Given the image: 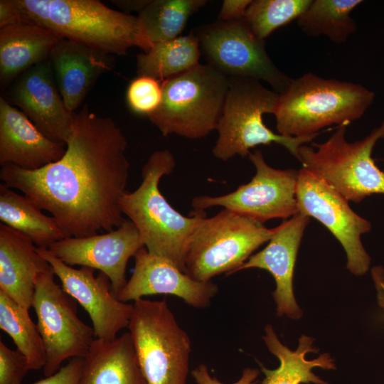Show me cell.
I'll return each mask as SVG.
<instances>
[{
	"mask_svg": "<svg viewBox=\"0 0 384 384\" xmlns=\"http://www.w3.org/2000/svg\"><path fill=\"white\" fill-rule=\"evenodd\" d=\"M262 339L268 350L279 361V366L274 370L260 364L265 378L261 384H329L312 370L321 368L325 370L336 369L334 359L329 353H323L314 360H307L306 355L318 350L312 346L313 339L302 335L299 340L296 351H292L283 345L277 338L273 327L268 324L265 329Z\"/></svg>",
	"mask_w": 384,
	"mask_h": 384,
	"instance_id": "24",
	"label": "cell"
},
{
	"mask_svg": "<svg viewBox=\"0 0 384 384\" xmlns=\"http://www.w3.org/2000/svg\"><path fill=\"white\" fill-rule=\"evenodd\" d=\"M311 0H252L244 21L254 35L265 41L277 29L297 18Z\"/></svg>",
	"mask_w": 384,
	"mask_h": 384,
	"instance_id": "30",
	"label": "cell"
},
{
	"mask_svg": "<svg viewBox=\"0 0 384 384\" xmlns=\"http://www.w3.org/2000/svg\"><path fill=\"white\" fill-rule=\"evenodd\" d=\"M229 85L228 77L199 63L162 82L161 102L148 117L164 137H204L217 129Z\"/></svg>",
	"mask_w": 384,
	"mask_h": 384,
	"instance_id": "6",
	"label": "cell"
},
{
	"mask_svg": "<svg viewBox=\"0 0 384 384\" xmlns=\"http://www.w3.org/2000/svg\"><path fill=\"white\" fill-rule=\"evenodd\" d=\"M176 161L167 150L154 151L142 169V181L132 192H126L120 207L137 227L146 250L164 257L185 272V255L193 233L206 216L205 211H193L191 216L178 212L159 189L161 178L174 170Z\"/></svg>",
	"mask_w": 384,
	"mask_h": 384,
	"instance_id": "3",
	"label": "cell"
},
{
	"mask_svg": "<svg viewBox=\"0 0 384 384\" xmlns=\"http://www.w3.org/2000/svg\"><path fill=\"white\" fill-rule=\"evenodd\" d=\"M252 0H224L218 14L222 21L242 20Z\"/></svg>",
	"mask_w": 384,
	"mask_h": 384,
	"instance_id": "35",
	"label": "cell"
},
{
	"mask_svg": "<svg viewBox=\"0 0 384 384\" xmlns=\"http://www.w3.org/2000/svg\"><path fill=\"white\" fill-rule=\"evenodd\" d=\"M54 276L51 267L39 274L32 302L46 352V377L57 372L65 360L83 358L95 339L93 328L80 319L70 297Z\"/></svg>",
	"mask_w": 384,
	"mask_h": 384,
	"instance_id": "11",
	"label": "cell"
},
{
	"mask_svg": "<svg viewBox=\"0 0 384 384\" xmlns=\"http://www.w3.org/2000/svg\"><path fill=\"white\" fill-rule=\"evenodd\" d=\"M127 327L148 384H186L191 341L165 299L134 302Z\"/></svg>",
	"mask_w": 384,
	"mask_h": 384,
	"instance_id": "9",
	"label": "cell"
},
{
	"mask_svg": "<svg viewBox=\"0 0 384 384\" xmlns=\"http://www.w3.org/2000/svg\"><path fill=\"white\" fill-rule=\"evenodd\" d=\"M151 0H112V2L124 13L136 11L140 13L150 2Z\"/></svg>",
	"mask_w": 384,
	"mask_h": 384,
	"instance_id": "38",
	"label": "cell"
},
{
	"mask_svg": "<svg viewBox=\"0 0 384 384\" xmlns=\"http://www.w3.org/2000/svg\"><path fill=\"white\" fill-rule=\"evenodd\" d=\"M34 245L23 233L0 224V291L28 309L38 276L50 267Z\"/></svg>",
	"mask_w": 384,
	"mask_h": 384,
	"instance_id": "21",
	"label": "cell"
},
{
	"mask_svg": "<svg viewBox=\"0 0 384 384\" xmlns=\"http://www.w3.org/2000/svg\"><path fill=\"white\" fill-rule=\"evenodd\" d=\"M309 222V217L298 213L275 227V232L267 246L252 255L236 271L259 268L269 272L274 279L272 293L277 304V314L292 319L302 316L293 292V275L297 252Z\"/></svg>",
	"mask_w": 384,
	"mask_h": 384,
	"instance_id": "18",
	"label": "cell"
},
{
	"mask_svg": "<svg viewBox=\"0 0 384 384\" xmlns=\"http://www.w3.org/2000/svg\"><path fill=\"white\" fill-rule=\"evenodd\" d=\"M275 228L223 208L197 225L185 255V272L193 279L209 282L217 275H230L252 252L273 236Z\"/></svg>",
	"mask_w": 384,
	"mask_h": 384,
	"instance_id": "8",
	"label": "cell"
},
{
	"mask_svg": "<svg viewBox=\"0 0 384 384\" xmlns=\"http://www.w3.org/2000/svg\"><path fill=\"white\" fill-rule=\"evenodd\" d=\"M127 146L114 120L85 105L59 160L33 171L6 164L0 179L49 212L70 237L109 232L126 220L120 200L129 175Z\"/></svg>",
	"mask_w": 384,
	"mask_h": 384,
	"instance_id": "1",
	"label": "cell"
},
{
	"mask_svg": "<svg viewBox=\"0 0 384 384\" xmlns=\"http://www.w3.org/2000/svg\"><path fill=\"white\" fill-rule=\"evenodd\" d=\"M361 3V0H311L297 18V25L309 36H325L334 43H344L357 30L351 13Z\"/></svg>",
	"mask_w": 384,
	"mask_h": 384,
	"instance_id": "27",
	"label": "cell"
},
{
	"mask_svg": "<svg viewBox=\"0 0 384 384\" xmlns=\"http://www.w3.org/2000/svg\"><path fill=\"white\" fill-rule=\"evenodd\" d=\"M0 329L10 336L17 350L27 359L30 370L43 368L46 352L37 325L28 309L0 291Z\"/></svg>",
	"mask_w": 384,
	"mask_h": 384,
	"instance_id": "28",
	"label": "cell"
},
{
	"mask_svg": "<svg viewBox=\"0 0 384 384\" xmlns=\"http://www.w3.org/2000/svg\"><path fill=\"white\" fill-rule=\"evenodd\" d=\"M51 267L63 290L87 311L92 324L95 338L112 341L127 327L133 304L123 302L114 294L109 278L102 272L95 276V270L68 265L48 248H36Z\"/></svg>",
	"mask_w": 384,
	"mask_h": 384,
	"instance_id": "14",
	"label": "cell"
},
{
	"mask_svg": "<svg viewBox=\"0 0 384 384\" xmlns=\"http://www.w3.org/2000/svg\"><path fill=\"white\" fill-rule=\"evenodd\" d=\"M346 125L338 126L323 143L304 144L299 161L306 169L336 190L348 201L361 203L373 194H384V171L375 164L372 153L384 139V120L365 138L350 143Z\"/></svg>",
	"mask_w": 384,
	"mask_h": 384,
	"instance_id": "7",
	"label": "cell"
},
{
	"mask_svg": "<svg viewBox=\"0 0 384 384\" xmlns=\"http://www.w3.org/2000/svg\"><path fill=\"white\" fill-rule=\"evenodd\" d=\"M50 60L59 92L73 112L99 77L111 69L109 54L64 38L53 48Z\"/></svg>",
	"mask_w": 384,
	"mask_h": 384,
	"instance_id": "20",
	"label": "cell"
},
{
	"mask_svg": "<svg viewBox=\"0 0 384 384\" xmlns=\"http://www.w3.org/2000/svg\"><path fill=\"white\" fill-rule=\"evenodd\" d=\"M22 22L20 12L14 0H1L0 28Z\"/></svg>",
	"mask_w": 384,
	"mask_h": 384,
	"instance_id": "36",
	"label": "cell"
},
{
	"mask_svg": "<svg viewBox=\"0 0 384 384\" xmlns=\"http://www.w3.org/2000/svg\"><path fill=\"white\" fill-rule=\"evenodd\" d=\"M371 275L377 291L378 303L384 309V268L382 266L373 267Z\"/></svg>",
	"mask_w": 384,
	"mask_h": 384,
	"instance_id": "37",
	"label": "cell"
},
{
	"mask_svg": "<svg viewBox=\"0 0 384 384\" xmlns=\"http://www.w3.org/2000/svg\"><path fill=\"white\" fill-rule=\"evenodd\" d=\"M148 76L138 75L129 85L127 101L129 108L139 114L147 117L160 105L162 96V82Z\"/></svg>",
	"mask_w": 384,
	"mask_h": 384,
	"instance_id": "31",
	"label": "cell"
},
{
	"mask_svg": "<svg viewBox=\"0 0 384 384\" xmlns=\"http://www.w3.org/2000/svg\"><path fill=\"white\" fill-rule=\"evenodd\" d=\"M207 0H151L138 18L152 44L181 36L190 17Z\"/></svg>",
	"mask_w": 384,
	"mask_h": 384,
	"instance_id": "29",
	"label": "cell"
},
{
	"mask_svg": "<svg viewBox=\"0 0 384 384\" xmlns=\"http://www.w3.org/2000/svg\"><path fill=\"white\" fill-rule=\"evenodd\" d=\"M368 88L306 73L279 93L274 113L278 133L303 137L333 124L348 126L362 117L375 100Z\"/></svg>",
	"mask_w": 384,
	"mask_h": 384,
	"instance_id": "4",
	"label": "cell"
},
{
	"mask_svg": "<svg viewBox=\"0 0 384 384\" xmlns=\"http://www.w3.org/2000/svg\"><path fill=\"white\" fill-rule=\"evenodd\" d=\"M79 384H148L129 332L112 341L94 340L83 357Z\"/></svg>",
	"mask_w": 384,
	"mask_h": 384,
	"instance_id": "23",
	"label": "cell"
},
{
	"mask_svg": "<svg viewBox=\"0 0 384 384\" xmlns=\"http://www.w3.org/2000/svg\"><path fill=\"white\" fill-rule=\"evenodd\" d=\"M193 32L208 65L229 78L264 81L277 93L283 92L292 79L272 62L265 41L257 38L243 19L217 20Z\"/></svg>",
	"mask_w": 384,
	"mask_h": 384,
	"instance_id": "10",
	"label": "cell"
},
{
	"mask_svg": "<svg viewBox=\"0 0 384 384\" xmlns=\"http://www.w3.org/2000/svg\"><path fill=\"white\" fill-rule=\"evenodd\" d=\"M248 157L256 169L249 183L225 195L196 196L191 201L193 210L205 211L220 206L262 224L274 218L286 220L297 214L299 171L269 166L260 150L250 152Z\"/></svg>",
	"mask_w": 384,
	"mask_h": 384,
	"instance_id": "12",
	"label": "cell"
},
{
	"mask_svg": "<svg viewBox=\"0 0 384 384\" xmlns=\"http://www.w3.org/2000/svg\"><path fill=\"white\" fill-rule=\"evenodd\" d=\"M296 195L299 212L319 220L341 244L347 269L356 276L366 274L370 257L361 237L370 231L371 223L354 212L336 190L302 167L298 173Z\"/></svg>",
	"mask_w": 384,
	"mask_h": 384,
	"instance_id": "13",
	"label": "cell"
},
{
	"mask_svg": "<svg viewBox=\"0 0 384 384\" xmlns=\"http://www.w3.org/2000/svg\"><path fill=\"white\" fill-rule=\"evenodd\" d=\"M144 247L134 224L129 219L103 234L69 237L53 243L48 249L68 265H80L104 273L117 296L126 284V269L132 257Z\"/></svg>",
	"mask_w": 384,
	"mask_h": 384,
	"instance_id": "15",
	"label": "cell"
},
{
	"mask_svg": "<svg viewBox=\"0 0 384 384\" xmlns=\"http://www.w3.org/2000/svg\"><path fill=\"white\" fill-rule=\"evenodd\" d=\"M83 358H73L54 374L33 384H79Z\"/></svg>",
	"mask_w": 384,
	"mask_h": 384,
	"instance_id": "33",
	"label": "cell"
},
{
	"mask_svg": "<svg viewBox=\"0 0 384 384\" xmlns=\"http://www.w3.org/2000/svg\"><path fill=\"white\" fill-rule=\"evenodd\" d=\"M66 144L44 135L21 110L0 97V164L37 170L59 160Z\"/></svg>",
	"mask_w": 384,
	"mask_h": 384,
	"instance_id": "19",
	"label": "cell"
},
{
	"mask_svg": "<svg viewBox=\"0 0 384 384\" xmlns=\"http://www.w3.org/2000/svg\"><path fill=\"white\" fill-rule=\"evenodd\" d=\"M28 370L26 358L0 341V384H21Z\"/></svg>",
	"mask_w": 384,
	"mask_h": 384,
	"instance_id": "32",
	"label": "cell"
},
{
	"mask_svg": "<svg viewBox=\"0 0 384 384\" xmlns=\"http://www.w3.org/2000/svg\"><path fill=\"white\" fill-rule=\"evenodd\" d=\"M10 99L50 139L66 144L76 113L66 107L55 80L50 58L22 73Z\"/></svg>",
	"mask_w": 384,
	"mask_h": 384,
	"instance_id": "17",
	"label": "cell"
},
{
	"mask_svg": "<svg viewBox=\"0 0 384 384\" xmlns=\"http://www.w3.org/2000/svg\"><path fill=\"white\" fill-rule=\"evenodd\" d=\"M134 257L132 274L117 295L123 302L166 294L181 298L194 308L203 309L218 293V287L212 281L193 279L170 260L151 253L144 247Z\"/></svg>",
	"mask_w": 384,
	"mask_h": 384,
	"instance_id": "16",
	"label": "cell"
},
{
	"mask_svg": "<svg viewBox=\"0 0 384 384\" xmlns=\"http://www.w3.org/2000/svg\"><path fill=\"white\" fill-rule=\"evenodd\" d=\"M260 370L256 368H246L242 370L240 378L230 384H256V379ZM191 375L196 384H226L220 382L215 377L211 376L208 367L201 363L191 371Z\"/></svg>",
	"mask_w": 384,
	"mask_h": 384,
	"instance_id": "34",
	"label": "cell"
},
{
	"mask_svg": "<svg viewBox=\"0 0 384 384\" xmlns=\"http://www.w3.org/2000/svg\"><path fill=\"white\" fill-rule=\"evenodd\" d=\"M0 220L25 235L38 247L48 248L70 237L53 216L45 215L31 198L4 183L0 184Z\"/></svg>",
	"mask_w": 384,
	"mask_h": 384,
	"instance_id": "25",
	"label": "cell"
},
{
	"mask_svg": "<svg viewBox=\"0 0 384 384\" xmlns=\"http://www.w3.org/2000/svg\"><path fill=\"white\" fill-rule=\"evenodd\" d=\"M201 54L198 38L192 31L155 43L149 51L138 54L137 73L163 82L198 65Z\"/></svg>",
	"mask_w": 384,
	"mask_h": 384,
	"instance_id": "26",
	"label": "cell"
},
{
	"mask_svg": "<svg viewBox=\"0 0 384 384\" xmlns=\"http://www.w3.org/2000/svg\"><path fill=\"white\" fill-rule=\"evenodd\" d=\"M23 22L48 28L109 55H126L134 46H154L138 16L110 9L97 0H14Z\"/></svg>",
	"mask_w": 384,
	"mask_h": 384,
	"instance_id": "2",
	"label": "cell"
},
{
	"mask_svg": "<svg viewBox=\"0 0 384 384\" xmlns=\"http://www.w3.org/2000/svg\"><path fill=\"white\" fill-rule=\"evenodd\" d=\"M62 38L50 29L31 23L0 28V84L4 89L25 71L50 58Z\"/></svg>",
	"mask_w": 384,
	"mask_h": 384,
	"instance_id": "22",
	"label": "cell"
},
{
	"mask_svg": "<svg viewBox=\"0 0 384 384\" xmlns=\"http://www.w3.org/2000/svg\"><path fill=\"white\" fill-rule=\"evenodd\" d=\"M279 93L265 87L261 81L248 78H230V85L219 120L218 137L212 149L214 156L228 161L236 155L245 157L250 149L273 143L287 149L299 160V149L319 134L286 137L268 128L263 114L274 113Z\"/></svg>",
	"mask_w": 384,
	"mask_h": 384,
	"instance_id": "5",
	"label": "cell"
}]
</instances>
